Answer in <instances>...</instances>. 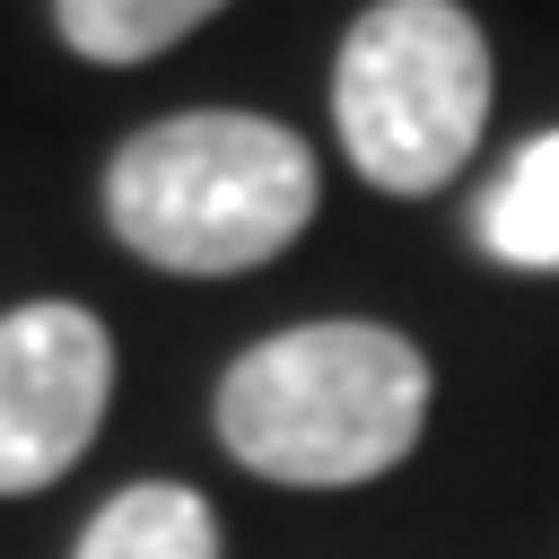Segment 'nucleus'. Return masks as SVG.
<instances>
[{"label":"nucleus","mask_w":559,"mask_h":559,"mask_svg":"<svg viewBox=\"0 0 559 559\" xmlns=\"http://www.w3.org/2000/svg\"><path fill=\"white\" fill-rule=\"evenodd\" d=\"M227 0H52L70 52H87V61H148V52L183 44Z\"/></svg>","instance_id":"nucleus-7"},{"label":"nucleus","mask_w":559,"mask_h":559,"mask_svg":"<svg viewBox=\"0 0 559 559\" xmlns=\"http://www.w3.org/2000/svg\"><path fill=\"white\" fill-rule=\"evenodd\" d=\"M480 245L524 271H559V131H542L480 201Z\"/></svg>","instance_id":"nucleus-6"},{"label":"nucleus","mask_w":559,"mask_h":559,"mask_svg":"<svg viewBox=\"0 0 559 559\" xmlns=\"http://www.w3.org/2000/svg\"><path fill=\"white\" fill-rule=\"evenodd\" d=\"M114 341L87 306H17L0 314V498L52 489L105 428Z\"/></svg>","instance_id":"nucleus-4"},{"label":"nucleus","mask_w":559,"mask_h":559,"mask_svg":"<svg viewBox=\"0 0 559 559\" xmlns=\"http://www.w3.org/2000/svg\"><path fill=\"white\" fill-rule=\"evenodd\" d=\"M70 559H218V515L183 480H131L87 515Z\"/></svg>","instance_id":"nucleus-5"},{"label":"nucleus","mask_w":559,"mask_h":559,"mask_svg":"<svg viewBox=\"0 0 559 559\" xmlns=\"http://www.w3.org/2000/svg\"><path fill=\"white\" fill-rule=\"evenodd\" d=\"M428 419V358L384 323H297L253 341L218 384V437L245 472L288 489H349L393 472Z\"/></svg>","instance_id":"nucleus-1"},{"label":"nucleus","mask_w":559,"mask_h":559,"mask_svg":"<svg viewBox=\"0 0 559 559\" xmlns=\"http://www.w3.org/2000/svg\"><path fill=\"white\" fill-rule=\"evenodd\" d=\"M332 122L367 183L437 192L489 122V44L454 0H376L332 70Z\"/></svg>","instance_id":"nucleus-3"},{"label":"nucleus","mask_w":559,"mask_h":559,"mask_svg":"<svg viewBox=\"0 0 559 559\" xmlns=\"http://www.w3.org/2000/svg\"><path fill=\"white\" fill-rule=\"evenodd\" d=\"M105 218L157 271H253L314 218V157L262 114H175L122 140Z\"/></svg>","instance_id":"nucleus-2"}]
</instances>
